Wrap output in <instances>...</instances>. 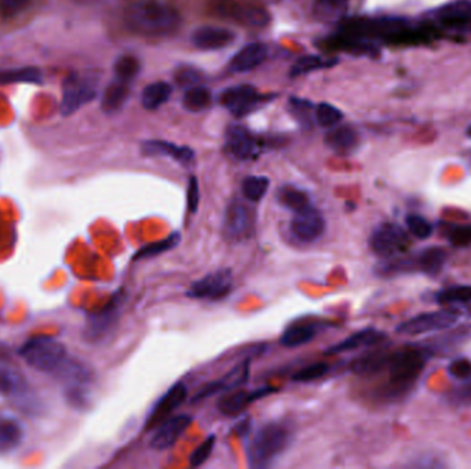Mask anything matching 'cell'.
<instances>
[{"label": "cell", "instance_id": "cell-1", "mask_svg": "<svg viewBox=\"0 0 471 469\" xmlns=\"http://www.w3.org/2000/svg\"><path fill=\"white\" fill-rule=\"evenodd\" d=\"M179 21L177 9L165 0H137L126 10V24L142 36H168Z\"/></svg>", "mask_w": 471, "mask_h": 469}, {"label": "cell", "instance_id": "cell-2", "mask_svg": "<svg viewBox=\"0 0 471 469\" xmlns=\"http://www.w3.org/2000/svg\"><path fill=\"white\" fill-rule=\"evenodd\" d=\"M427 359V352L421 349L404 347L397 351H392L386 368L389 380L377 391L379 397L393 400L405 395L422 375Z\"/></svg>", "mask_w": 471, "mask_h": 469}, {"label": "cell", "instance_id": "cell-3", "mask_svg": "<svg viewBox=\"0 0 471 469\" xmlns=\"http://www.w3.org/2000/svg\"><path fill=\"white\" fill-rule=\"evenodd\" d=\"M291 442V429L283 422H272L262 425L247 447V460L251 468L272 465Z\"/></svg>", "mask_w": 471, "mask_h": 469}, {"label": "cell", "instance_id": "cell-4", "mask_svg": "<svg viewBox=\"0 0 471 469\" xmlns=\"http://www.w3.org/2000/svg\"><path fill=\"white\" fill-rule=\"evenodd\" d=\"M25 362L45 373H61L68 369L72 359L62 343L54 337H32L20 350Z\"/></svg>", "mask_w": 471, "mask_h": 469}, {"label": "cell", "instance_id": "cell-5", "mask_svg": "<svg viewBox=\"0 0 471 469\" xmlns=\"http://www.w3.org/2000/svg\"><path fill=\"white\" fill-rule=\"evenodd\" d=\"M257 230V211L241 198H233L223 215L222 235L231 244H240L251 239Z\"/></svg>", "mask_w": 471, "mask_h": 469}, {"label": "cell", "instance_id": "cell-6", "mask_svg": "<svg viewBox=\"0 0 471 469\" xmlns=\"http://www.w3.org/2000/svg\"><path fill=\"white\" fill-rule=\"evenodd\" d=\"M370 248L374 255L382 260L401 258L412 247L409 234L397 223L386 222L377 226L370 235Z\"/></svg>", "mask_w": 471, "mask_h": 469}, {"label": "cell", "instance_id": "cell-7", "mask_svg": "<svg viewBox=\"0 0 471 469\" xmlns=\"http://www.w3.org/2000/svg\"><path fill=\"white\" fill-rule=\"evenodd\" d=\"M98 77L93 73L80 74L77 72L70 73L62 86V116H71L76 113L83 105L93 101L96 95Z\"/></svg>", "mask_w": 471, "mask_h": 469}, {"label": "cell", "instance_id": "cell-8", "mask_svg": "<svg viewBox=\"0 0 471 469\" xmlns=\"http://www.w3.org/2000/svg\"><path fill=\"white\" fill-rule=\"evenodd\" d=\"M233 290V274L229 269H221L193 282L187 292L190 299L216 302L231 295Z\"/></svg>", "mask_w": 471, "mask_h": 469}, {"label": "cell", "instance_id": "cell-9", "mask_svg": "<svg viewBox=\"0 0 471 469\" xmlns=\"http://www.w3.org/2000/svg\"><path fill=\"white\" fill-rule=\"evenodd\" d=\"M460 315L453 310H438L416 315L397 327V333L406 336H419L426 333L438 332L450 328L458 324Z\"/></svg>", "mask_w": 471, "mask_h": 469}, {"label": "cell", "instance_id": "cell-10", "mask_svg": "<svg viewBox=\"0 0 471 469\" xmlns=\"http://www.w3.org/2000/svg\"><path fill=\"white\" fill-rule=\"evenodd\" d=\"M270 99L269 95H260L254 86L240 84L231 87L221 95V103L231 111L235 118H244Z\"/></svg>", "mask_w": 471, "mask_h": 469}, {"label": "cell", "instance_id": "cell-11", "mask_svg": "<svg viewBox=\"0 0 471 469\" xmlns=\"http://www.w3.org/2000/svg\"><path fill=\"white\" fill-rule=\"evenodd\" d=\"M289 233L299 244H313L326 233V219L321 212L310 205L295 212L289 223Z\"/></svg>", "mask_w": 471, "mask_h": 469}, {"label": "cell", "instance_id": "cell-12", "mask_svg": "<svg viewBox=\"0 0 471 469\" xmlns=\"http://www.w3.org/2000/svg\"><path fill=\"white\" fill-rule=\"evenodd\" d=\"M215 14L221 17H226L235 20L238 24L251 26V28H263L269 23V16L265 10L250 4H237L233 1L221 0L214 3Z\"/></svg>", "mask_w": 471, "mask_h": 469}, {"label": "cell", "instance_id": "cell-13", "mask_svg": "<svg viewBox=\"0 0 471 469\" xmlns=\"http://www.w3.org/2000/svg\"><path fill=\"white\" fill-rule=\"evenodd\" d=\"M188 397V388L184 383L178 381L175 383L159 402L155 405L152 412L149 413L146 422H145V429L152 431L157 428L162 422H165L172 412H175Z\"/></svg>", "mask_w": 471, "mask_h": 469}, {"label": "cell", "instance_id": "cell-14", "mask_svg": "<svg viewBox=\"0 0 471 469\" xmlns=\"http://www.w3.org/2000/svg\"><path fill=\"white\" fill-rule=\"evenodd\" d=\"M275 392H276V388H272V387H263V388L254 390V391L236 388L235 392H229L219 399L216 407L223 416L236 417V416L241 414L243 412H245L254 402L265 398L270 394H275Z\"/></svg>", "mask_w": 471, "mask_h": 469}, {"label": "cell", "instance_id": "cell-15", "mask_svg": "<svg viewBox=\"0 0 471 469\" xmlns=\"http://www.w3.org/2000/svg\"><path fill=\"white\" fill-rule=\"evenodd\" d=\"M250 361H244L241 363H238L236 368H233L231 372H228L226 375H222L221 378L209 383L207 385H204L193 398V402H199L201 399H207L212 397L214 394L218 392H228L232 391L236 388H240L241 385H244L248 381L250 377Z\"/></svg>", "mask_w": 471, "mask_h": 469}, {"label": "cell", "instance_id": "cell-16", "mask_svg": "<svg viewBox=\"0 0 471 469\" xmlns=\"http://www.w3.org/2000/svg\"><path fill=\"white\" fill-rule=\"evenodd\" d=\"M440 24L459 33H471V1L458 0L440 7L436 13Z\"/></svg>", "mask_w": 471, "mask_h": 469}, {"label": "cell", "instance_id": "cell-17", "mask_svg": "<svg viewBox=\"0 0 471 469\" xmlns=\"http://www.w3.org/2000/svg\"><path fill=\"white\" fill-rule=\"evenodd\" d=\"M192 43L201 51H216L229 47L236 40V33L219 26H200L192 33Z\"/></svg>", "mask_w": 471, "mask_h": 469}, {"label": "cell", "instance_id": "cell-18", "mask_svg": "<svg viewBox=\"0 0 471 469\" xmlns=\"http://www.w3.org/2000/svg\"><path fill=\"white\" fill-rule=\"evenodd\" d=\"M192 417L188 414H179L175 417H168L165 422L157 426L156 434L150 441V447L155 450H165L177 443V441L185 434L189 425L192 424Z\"/></svg>", "mask_w": 471, "mask_h": 469}, {"label": "cell", "instance_id": "cell-19", "mask_svg": "<svg viewBox=\"0 0 471 469\" xmlns=\"http://www.w3.org/2000/svg\"><path fill=\"white\" fill-rule=\"evenodd\" d=\"M226 150L236 160H250L258 154V142L244 127L233 125L226 132Z\"/></svg>", "mask_w": 471, "mask_h": 469}, {"label": "cell", "instance_id": "cell-20", "mask_svg": "<svg viewBox=\"0 0 471 469\" xmlns=\"http://www.w3.org/2000/svg\"><path fill=\"white\" fill-rule=\"evenodd\" d=\"M386 339L387 336L382 330L374 328L362 329L350 334L348 339L339 341L338 344L331 346L327 350V354H340V352L358 350L362 347H375L383 343Z\"/></svg>", "mask_w": 471, "mask_h": 469}, {"label": "cell", "instance_id": "cell-21", "mask_svg": "<svg viewBox=\"0 0 471 469\" xmlns=\"http://www.w3.org/2000/svg\"><path fill=\"white\" fill-rule=\"evenodd\" d=\"M121 303H123V295L118 293L113 298V300L108 303L104 310H101L99 312L92 317L89 324V336L92 339H101L118 324Z\"/></svg>", "mask_w": 471, "mask_h": 469}, {"label": "cell", "instance_id": "cell-22", "mask_svg": "<svg viewBox=\"0 0 471 469\" xmlns=\"http://www.w3.org/2000/svg\"><path fill=\"white\" fill-rule=\"evenodd\" d=\"M142 153L145 156H165L171 157L177 163L189 165L194 160V152L187 146H177L175 143L167 141H146L142 143Z\"/></svg>", "mask_w": 471, "mask_h": 469}, {"label": "cell", "instance_id": "cell-23", "mask_svg": "<svg viewBox=\"0 0 471 469\" xmlns=\"http://www.w3.org/2000/svg\"><path fill=\"white\" fill-rule=\"evenodd\" d=\"M267 57V48L260 43H251L236 52L229 62V69L235 73H244L258 68Z\"/></svg>", "mask_w": 471, "mask_h": 469}, {"label": "cell", "instance_id": "cell-24", "mask_svg": "<svg viewBox=\"0 0 471 469\" xmlns=\"http://www.w3.org/2000/svg\"><path fill=\"white\" fill-rule=\"evenodd\" d=\"M326 145L330 147L332 152L340 156H349L353 152L357 150L358 143H360V137L358 132L349 127V125H342L331 130L330 132L326 135Z\"/></svg>", "mask_w": 471, "mask_h": 469}, {"label": "cell", "instance_id": "cell-25", "mask_svg": "<svg viewBox=\"0 0 471 469\" xmlns=\"http://www.w3.org/2000/svg\"><path fill=\"white\" fill-rule=\"evenodd\" d=\"M390 354L392 351H387V350L367 352L361 356H358L357 359H354L350 365V371L355 375H377L387 368Z\"/></svg>", "mask_w": 471, "mask_h": 469}, {"label": "cell", "instance_id": "cell-26", "mask_svg": "<svg viewBox=\"0 0 471 469\" xmlns=\"http://www.w3.org/2000/svg\"><path fill=\"white\" fill-rule=\"evenodd\" d=\"M447 260L448 252L441 247L424 248L415 258L418 271L428 277H437L443 271Z\"/></svg>", "mask_w": 471, "mask_h": 469}, {"label": "cell", "instance_id": "cell-27", "mask_svg": "<svg viewBox=\"0 0 471 469\" xmlns=\"http://www.w3.org/2000/svg\"><path fill=\"white\" fill-rule=\"evenodd\" d=\"M24 429L21 422L11 416L0 414V454L10 453L21 443Z\"/></svg>", "mask_w": 471, "mask_h": 469}, {"label": "cell", "instance_id": "cell-28", "mask_svg": "<svg viewBox=\"0 0 471 469\" xmlns=\"http://www.w3.org/2000/svg\"><path fill=\"white\" fill-rule=\"evenodd\" d=\"M349 0H314L313 17L324 24L339 21L346 13Z\"/></svg>", "mask_w": 471, "mask_h": 469}, {"label": "cell", "instance_id": "cell-29", "mask_svg": "<svg viewBox=\"0 0 471 469\" xmlns=\"http://www.w3.org/2000/svg\"><path fill=\"white\" fill-rule=\"evenodd\" d=\"M172 94V87L165 81H156L146 86L142 91V106L143 109L153 112L162 108Z\"/></svg>", "mask_w": 471, "mask_h": 469}, {"label": "cell", "instance_id": "cell-30", "mask_svg": "<svg viewBox=\"0 0 471 469\" xmlns=\"http://www.w3.org/2000/svg\"><path fill=\"white\" fill-rule=\"evenodd\" d=\"M317 334V327L314 324H298L284 330L280 343L287 349H297L311 341Z\"/></svg>", "mask_w": 471, "mask_h": 469}, {"label": "cell", "instance_id": "cell-31", "mask_svg": "<svg viewBox=\"0 0 471 469\" xmlns=\"http://www.w3.org/2000/svg\"><path fill=\"white\" fill-rule=\"evenodd\" d=\"M128 94H130L128 83H123L120 80L113 81L112 84H109L106 87V90L104 91V95H102V101H101L102 111L105 113L118 112L126 103Z\"/></svg>", "mask_w": 471, "mask_h": 469}, {"label": "cell", "instance_id": "cell-32", "mask_svg": "<svg viewBox=\"0 0 471 469\" xmlns=\"http://www.w3.org/2000/svg\"><path fill=\"white\" fill-rule=\"evenodd\" d=\"M26 381L16 371L0 368V395L4 397H21L26 392Z\"/></svg>", "mask_w": 471, "mask_h": 469}, {"label": "cell", "instance_id": "cell-33", "mask_svg": "<svg viewBox=\"0 0 471 469\" xmlns=\"http://www.w3.org/2000/svg\"><path fill=\"white\" fill-rule=\"evenodd\" d=\"M182 103H184V108L189 112H193V113L203 112L211 106V91L203 86L189 87L184 95Z\"/></svg>", "mask_w": 471, "mask_h": 469}, {"label": "cell", "instance_id": "cell-34", "mask_svg": "<svg viewBox=\"0 0 471 469\" xmlns=\"http://www.w3.org/2000/svg\"><path fill=\"white\" fill-rule=\"evenodd\" d=\"M277 200L284 208L289 211L298 212L305 210L311 205L310 198L305 191L292 186H284L277 193Z\"/></svg>", "mask_w": 471, "mask_h": 469}, {"label": "cell", "instance_id": "cell-35", "mask_svg": "<svg viewBox=\"0 0 471 469\" xmlns=\"http://www.w3.org/2000/svg\"><path fill=\"white\" fill-rule=\"evenodd\" d=\"M336 64H338V60H326V58H321L318 55H305V57H301L292 65L289 76L291 77H299V76H304V74L311 73V72L331 68Z\"/></svg>", "mask_w": 471, "mask_h": 469}, {"label": "cell", "instance_id": "cell-36", "mask_svg": "<svg viewBox=\"0 0 471 469\" xmlns=\"http://www.w3.org/2000/svg\"><path fill=\"white\" fill-rule=\"evenodd\" d=\"M43 81L42 72L35 67H26L20 69L0 72V84H40Z\"/></svg>", "mask_w": 471, "mask_h": 469}, {"label": "cell", "instance_id": "cell-37", "mask_svg": "<svg viewBox=\"0 0 471 469\" xmlns=\"http://www.w3.org/2000/svg\"><path fill=\"white\" fill-rule=\"evenodd\" d=\"M181 241V234L179 233H172L168 235L165 239L148 244L145 247H142L141 249L135 254L134 259L135 260H141V259H152L163 255L165 252L174 249Z\"/></svg>", "mask_w": 471, "mask_h": 469}, {"label": "cell", "instance_id": "cell-38", "mask_svg": "<svg viewBox=\"0 0 471 469\" xmlns=\"http://www.w3.org/2000/svg\"><path fill=\"white\" fill-rule=\"evenodd\" d=\"M270 181L266 176H247L241 183V191L247 201L260 203L265 197Z\"/></svg>", "mask_w": 471, "mask_h": 469}, {"label": "cell", "instance_id": "cell-39", "mask_svg": "<svg viewBox=\"0 0 471 469\" xmlns=\"http://www.w3.org/2000/svg\"><path fill=\"white\" fill-rule=\"evenodd\" d=\"M438 305H452V303H467L471 302L470 285H456L440 290L436 295Z\"/></svg>", "mask_w": 471, "mask_h": 469}, {"label": "cell", "instance_id": "cell-40", "mask_svg": "<svg viewBox=\"0 0 471 469\" xmlns=\"http://www.w3.org/2000/svg\"><path fill=\"white\" fill-rule=\"evenodd\" d=\"M140 69H141L140 61L133 55L118 57L113 67L116 80H120L123 83H130L131 80H134L135 76L140 73Z\"/></svg>", "mask_w": 471, "mask_h": 469}, {"label": "cell", "instance_id": "cell-41", "mask_svg": "<svg viewBox=\"0 0 471 469\" xmlns=\"http://www.w3.org/2000/svg\"><path fill=\"white\" fill-rule=\"evenodd\" d=\"M288 111H289V115H292V118L298 120V123L302 124L304 127L311 125L314 106L310 101L302 99V98H297V96H291L288 99Z\"/></svg>", "mask_w": 471, "mask_h": 469}, {"label": "cell", "instance_id": "cell-42", "mask_svg": "<svg viewBox=\"0 0 471 469\" xmlns=\"http://www.w3.org/2000/svg\"><path fill=\"white\" fill-rule=\"evenodd\" d=\"M405 223L408 226L409 233L414 237H416L418 239H427L434 233L433 225L421 215L409 213L405 219Z\"/></svg>", "mask_w": 471, "mask_h": 469}, {"label": "cell", "instance_id": "cell-43", "mask_svg": "<svg viewBox=\"0 0 471 469\" xmlns=\"http://www.w3.org/2000/svg\"><path fill=\"white\" fill-rule=\"evenodd\" d=\"M314 116L321 127H335L343 120V113L330 103H320L314 109Z\"/></svg>", "mask_w": 471, "mask_h": 469}, {"label": "cell", "instance_id": "cell-44", "mask_svg": "<svg viewBox=\"0 0 471 469\" xmlns=\"http://www.w3.org/2000/svg\"><path fill=\"white\" fill-rule=\"evenodd\" d=\"M328 372H330L328 363L316 362V363H311L306 368L301 369L299 372H297L295 375H292V380L297 383H309V381H314V380L324 377Z\"/></svg>", "mask_w": 471, "mask_h": 469}, {"label": "cell", "instance_id": "cell-45", "mask_svg": "<svg viewBox=\"0 0 471 469\" xmlns=\"http://www.w3.org/2000/svg\"><path fill=\"white\" fill-rule=\"evenodd\" d=\"M215 442H216V436L210 435L203 443H200V446L190 456V465L192 467L203 465L210 458Z\"/></svg>", "mask_w": 471, "mask_h": 469}, {"label": "cell", "instance_id": "cell-46", "mask_svg": "<svg viewBox=\"0 0 471 469\" xmlns=\"http://www.w3.org/2000/svg\"><path fill=\"white\" fill-rule=\"evenodd\" d=\"M447 235L453 247L463 248L471 245V226H450L448 227Z\"/></svg>", "mask_w": 471, "mask_h": 469}, {"label": "cell", "instance_id": "cell-47", "mask_svg": "<svg viewBox=\"0 0 471 469\" xmlns=\"http://www.w3.org/2000/svg\"><path fill=\"white\" fill-rule=\"evenodd\" d=\"M31 0H0V18L9 20L24 11Z\"/></svg>", "mask_w": 471, "mask_h": 469}, {"label": "cell", "instance_id": "cell-48", "mask_svg": "<svg viewBox=\"0 0 471 469\" xmlns=\"http://www.w3.org/2000/svg\"><path fill=\"white\" fill-rule=\"evenodd\" d=\"M449 375L458 380L467 381L471 378V361L467 358H458L448 366Z\"/></svg>", "mask_w": 471, "mask_h": 469}, {"label": "cell", "instance_id": "cell-49", "mask_svg": "<svg viewBox=\"0 0 471 469\" xmlns=\"http://www.w3.org/2000/svg\"><path fill=\"white\" fill-rule=\"evenodd\" d=\"M449 402L455 406H471V381L453 390L449 394Z\"/></svg>", "mask_w": 471, "mask_h": 469}, {"label": "cell", "instance_id": "cell-50", "mask_svg": "<svg viewBox=\"0 0 471 469\" xmlns=\"http://www.w3.org/2000/svg\"><path fill=\"white\" fill-rule=\"evenodd\" d=\"M175 81H177L178 86H182V87H187V89L193 87L200 81V73L192 69V68H182V69L177 72Z\"/></svg>", "mask_w": 471, "mask_h": 469}, {"label": "cell", "instance_id": "cell-51", "mask_svg": "<svg viewBox=\"0 0 471 469\" xmlns=\"http://www.w3.org/2000/svg\"><path fill=\"white\" fill-rule=\"evenodd\" d=\"M187 200H188L189 212L194 213L199 208L200 203V188H199V182L194 176L189 178L188 193H187Z\"/></svg>", "mask_w": 471, "mask_h": 469}, {"label": "cell", "instance_id": "cell-52", "mask_svg": "<svg viewBox=\"0 0 471 469\" xmlns=\"http://www.w3.org/2000/svg\"><path fill=\"white\" fill-rule=\"evenodd\" d=\"M467 135H469V137L471 138V127L469 128V130H467Z\"/></svg>", "mask_w": 471, "mask_h": 469}]
</instances>
